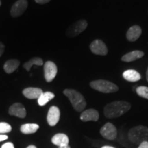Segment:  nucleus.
<instances>
[{
	"label": "nucleus",
	"instance_id": "cd10ccee",
	"mask_svg": "<svg viewBox=\"0 0 148 148\" xmlns=\"http://www.w3.org/2000/svg\"><path fill=\"white\" fill-rule=\"evenodd\" d=\"M8 136L5 134H0V142L8 139Z\"/></svg>",
	"mask_w": 148,
	"mask_h": 148
},
{
	"label": "nucleus",
	"instance_id": "2f4dec72",
	"mask_svg": "<svg viewBox=\"0 0 148 148\" xmlns=\"http://www.w3.org/2000/svg\"><path fill=\"white\" fill-rule=\"evenodd\" d=\"M27 148H36V147L34 145H29Z\"/></svg>",
	"mask_w": 148,
	"mask_h": 148
},
{
	"label": "nucleus",
	"instance_id": "9b49d317",
	"mask_svg": "<svg viewBox=\"0 0 148 148\" xmlns=\"http://www.w3.org/2000/svg\"><path fill=\"white\" fill-rule=\"evenodd\" d=\"M10 115L17 116L19 118H24L26 116V110L23 104L20 103H13L10 107L8 111Z\"/></svg>",
	"mask_w": 148,
	"mask_h": 148
},
{
	"label": "nucleus",
	"instance_id": "b1692460",
	"mask_svg": "<svg viewBox=\"0 0 148 148\" xmlns=\"http://www.w3.org/2000/svg\"><path fill=\"white\" fill-rule=\"evenodd\" d=\"M1 148H14V145L13 143H12L11 142H8V143H5L1 146Z\"/></svg>",
	"mask_w": 148,
	"mask_h": 148
},
{
	"label": "nucleus",
	"instance_id": "412c9836",
	"mask_svg": "<svg viewBox=\"0 0 148 148\" xmlns=\"http://www.w3.org/2000/svg\"><path fill=\"white\" fill-rule=\"evenodd\" d=\"M42 64H43V62H42L41 58H39V57H34V58L30 59L28 62H25L23 64V67L25 68L26 71H29L33 65L42 66Z\"/></svg>",
	"mask_w": 148,
	"mask_h": 148
},
{
	"label": "nucleus",
	"instance_id": "a878e982",
	"mask_svg": "<svg viewBox=\"0 0 148 148\" xmlns=\"http://www.w3.org/2000/svg\"><path fill=\"white\" fill-rule=\"evenodd\" d=\"M35 1L40 4H44V3H47L50 1V0H35Z\"/></svg>",
	"mask_w": 148,
	"mask_h": 148
},
{
	"label": "nucleus",
	"instance_id": "1a4fd4ad",
	"mask_svg": "<svg viewBox=\"0 0 148 148\" xmlns=\"http://www.w3.org/2000/svg\"><path fill=\"white\" fill-rule=\"evenodd\" d=\"M27 7V1L26 0H18L12 6L10 14L12 17H18L25 12Z\"/></svg>",
	"mask_w": 148,
	"mask_h": 148
},
{
	"label": "nucleus",
	"instance_id": "7ed1b4c3",
	"mask_svg": "<svg viewBox=\"0 0 148 148\" xmlns=\"http://www.w3.org/2000/svg\"><path fill=\"white\" fill-rule=\"evenodd\" d=\"M128 138L132 143L138 145L142 142L148 141V127L143 125L132 127L128 132Z\"/></svg>",
	"mask_w": 148,
	"mask_h": 148
},
{
	"label": "nucleus",
	"instance_id": "2eb2a0df",
	"mask_svg": "<svg viewBox=\"0 0 148 148\" xmlns=\"http://www.w3.org/2000/svg\"><path fill=\"white\" fill-rule=\"evenodd\" d=\"M51 142L55 145L58 146V147H62V146L69 145V139L66 134L59 133V134H55L51 138Z\"/></svg>",
	"mask_w": 148,
	"mask_h": 148
},
{
	"label": "nucleus",
	"instance_id": "473e14b6",
	"mask_svg": "<svg viewBox=\"0 0 148 148\" xmlns=\"http://www.w3.org/2000/svg\"><path fill=\"white\" fill-rule=\"evenodd\" d=\"M1 1H0V6H1Z\"/></svg>",
	"mask_w": 148,
	"mask_h": 148
},
{
	"label": "nucleus",
	"instance_id": "9d476101",
	"mask_svg": "<svg viewBox=\"0 0 148 148\" xmlns=\"http://www.w3.org/2000/svg\"><path fill=\"white\" fill-rule=\"evenodd\" d=\"M60 117V112L57 106H51L49 109L47 116L48 124L50 126H54L58 123Z\"/></svg>",
	"mask_w": 148,
	"mask_h": 148
},
{
	"label": "nucleus",
	"instance_id": "4be33fe9",
	"mask_svg": "<svg viewBox=\"0 0 148 148\" xmlns=\"http://www.w3.org/2000/svg\"><path fill=\"white\" fill-rule=\"evenodd\" d=\"M136 92L140 97L148 99V87H147V86H138V87L136 88Z\"/></svg>",
	"mask_w": 148,
	"mask_h": 148
},
{
	"label": "nucleus",
	"instance_id": "7c9ffc66",
	"mask_svg": "<svg viewBox=\"0 0 148 148\" xmlns=\"http://www.w3.org/2000/svg\"><path fill=\"white\" fill-rule=\"evenodd\" d=\"M146 79H147V81L148 82V68L147 69V71H146Z\"/></svg>",
	"mask_w": 148,
	"mask_h": 148
},
{
	"label": "nucleus",
	"instance_id": "f3484780",
	"mask_svg": "<svg viewBox=\"0 0 148 148\" xmlns=\"http://www.w3.org/2000/svg\"><path fill=\"white\" fill-rule=\"evenodd\" d=\"M123 77L125 80L132 82H137L140 79V73L134 69H129L125 71L123 73Z\"/></svg>",
	"mask_w": 148,
	"mask_h": 148
},
{
	"label": "nucleus",
	"instance_id": "39448f33",
	"mask_svg": "<svg viewBox=\"0 0 148 148\" xmlns=\"http://www.w3.org/2000/svg\"><path fill=\"white\" fill-rule=\"evenodd\" d=\"M88 26V23L86 20L81 19L76 22L70 26L66 29V34L69 37L76 36L77 35L82 32Z\"/></svg>",
	"mask_w": 148,
	"mask_h": 148
},
{
	"label": "nucleus",
	"instance_id": "0eeeda50",
	"mask_svg": "<svg viewBox=\"0 0 148 148\" xmlns=\"http://www.w3.org/2000/svg\"><path fill=\"white\" fill-rule=\"evenodd\" d=\"M58 69L54 62L47 61L44 64V75L47 82H50L56 76Z\"/></svg>",
	"mask_w": 148,
	"mask_h": 148
},
{
	"label": "nucleus",
	"instance_id": "393cba45",
	"mask_svg": "<svg viewBox=\"0 0 148 148\" xmlns=\"http://www.w3.org/2000/svg\"><path fill=\"white\" fill-rule=\"evenodd\" d=\"M138 148H148V141L142 142L141 143L139 144Z\"/></svg>",
	"mask_w": 148,
	"mask_h": 148
},
{
	"label": "nucleus",
	"instance_id": "4468645a",
	"mask_svg": "<svg viewBox=\"0 0 148 148\" xmlns=\"http://www.w3.org/2000/svg\"><path fill=\"white\" fill-rule=\"evenodd\" d=\"M42 92V89L39 88L29 87L23 90V95L27 99H38Z\"/></svg>",
	"mask_w": 148,
	"mask_h": 148
},
{
	"label": "nucleus",
	"instance_id": "f03ea898",
	"mask_svg": "<svg viewBox=\"0 0 148 148\" xmlns=\"http://www.w3.org/2000/svg\"><path fill=\"white\" fill-rule=\"evenodd\" d=\"M63 93L68 97L73 108L77 112H82L86 107V100L80 92L74 89H65L63 90Z\"/></svg>",
	"mask_w": 148,
	"mask_h": 148
},
{
	"label": "nucleus",
	"instance_id": "c756f323",
	"mask_svg": "<svg viewBox=\"0 0 148 148\" xmlns=\"http://www.w3.org/2000/svg\"><path fill=\"white\" fill-rule=\"evenodd\" d=\"M58 148H71V147L68 145H66V146H62V147H59Z\"/></svg>",
	"mask_w": 148,
	"mask_h": 148
},
{
	"label": "nucleus",
	"instance_id": "aec40b11",
	"mask_svg": "<svg viewBox=\"0 0 148 148\" xmlns=\"http://www.w3.org/2000/svg\"><path fill=\"white\" fill-rule=\"evenodd\" d=\"M55 97V95L51 92H42L41 95L38 97V105L40 106H45V104H47V102H49V101H51V99H53Z\"/></svg>",
	"mask_w": 148,
	"mask_h": 148
},
{
	"label": "nucleus",
	"instance_id": "6ab92c4d",
	"mask_svg": "<svg viewBox=\"0 0 148 148\" xmlns=\"http://www.w3.org/2000/svg\"><path fill=\"white\" fill-rule=\"evenodd\" d=\"M39 128V125L36 123H25L21 126V132L23 134H29L35 133Z\"/></svg>",
	"mask_w": 148,
	"mask_h": 148
},
{
	"label": "nucleus",
	"instance_id": "f8f14e48",
	"mask_svg": "<svg viewBox=\"0 0 148 148\" xmlns=\"http://www.w3.org/2000/svg\"><path fill=\"white\" fill-rule=\"evenodd\" d=\"M99 112L95 109H88L83 111L80 115V119L82 121L86 122V121H97L99 119Z\"/></svg>",
	"mask_w": 148,
	"mask_h": 148
},
{
	"label": "nucleus",
	"instance_id": "423d86ee",
	"mask_svg": "<svg viewBox=\"0 0 148 148\" xmlns=\"http://www.w3.org/2000/svg\"><path fill=\"white\" fill-rule=\"evenodd\" d=\"M100 134L107 140H114L117 136V130L116 127L111 123H106L100 129Z\"/></svg>",
	"mask_w": 148,
	"mask_h": 148
},
{
	"label": "nucleus",
	"instance_id": "bb28decb",
	"mask_svg": "<svg viewBox=\"0 0 148 148\" xmlns=\"http://www.w3.org/2000/svg\"><path fill=\"white\" fill-rule=\"evenodd\" d=\"M4 49H5V47L4 45H3V44L2 42H0V56L3 54V51H4Z\"/></svg>",
	"mask_w": 148,
	"mask_h": 148
},
{
	"label": "nucleus",
	"instance_id": "f257e3e1",
	"mask_svg": "<svg viewBox=\"0 0 148 148\" xmlns=\"http://www.w3.org/2000/svg\"><path fill=\"white\" fill-rule=\"evenodd\" d=\"M131 108V104L125 101H115L108 103L103 108V114L108 119L119 117Z\"/></svg>",
	"mask_w": 148,
	"mask_h": 148
},
{
	"label": "nucleus",
	"instance_id": "ddd939ff",
	"mask_svg": "<svg viewBox=\"0 0 148 148\" xmlns=\"http://www.w3.org/2000/svg\"><path fill=\"white\" fill-rule=\"evenodd\" d=\"M142 30L140 26L138 25H133L130 27L127 31L126 38L129 41L134 42L138 39L140 34H141Z\"/></svg>",
	"mask_w": 148,
	"mask_h": 148
},
{
	"label": "nucleus",
	"instance_id": "20e7f679",
	"mask_svg": "<svg viewBox=\"0 0 148 148\" xmlns=\"http://www.w3.org/2000/svg\"><path fill=\"white\" fill-rule=\"evenodd\" d=\"M90 86L93 89L104 93L114 92L119 90V87L116 84L105 79H97L92 81L90 83Z\"/></svg>",
	"mask_w": 148,
	"mask_h": 148
},
{
	"label": "nucleus",
	"instance_id": "a211bd4d",
	"mask_svg": "<svg viewBox=\"0 0 148 148\" xmlns=\"http://www.w3.org/2000/svg\"><path fill=\"white\" fill-rule=\"evenodd\" d=\"M20 64V62L16 59H11L5 62L3 69L7 73H12L17 69Z\"/></svg>",
	"mask_w": 148,
	"mask_h": 148
},
{
	"label": "nucleus",
	"instance_id": "6e6552de",
	"mask_svg": "<svg viewBox=\"0 0 148 148\" xmlns=\"http://www.w3.org/2000/svg\"><path fill=\"white\" fill-rule=\"evenodd\" d=\"M90 51L96 55L106 56L108 53V48L102 40L97 39L93 40L90 45Z\"/></svg>",
	"mask_w": 148,
	"mask_h": 148
},
{
	"label": "nucleus",
	"instance_id": "5701e85b",
	"mask_svg": "<svg viewBox=\"0 0 148 148\" xmlns=\"http://www.w3.org/2000/svg\"><path fill=\"white\" fill-rule=\"evenodd\" d=\"M12 127L8 123L0 122V134H5L6 133L11 132Z\"/></svg>",
	"mask_w": 148,
	"mask_h": 148
},
{
	"label": "nucleus",
	"instance_id": "dca6fc26",
	"mask_svg": "<svg viewBox=\"0 0 148 148\" xmlns=\"http://www.w3.org/2000/svg\"><path fill=\"white\" fill-rule=\"evenodd\" d=\"M144 56V52L141 51H132L131 52H129L126 53V54L123 55L121 57V60L123 62H133V61L137 60L142 58Z\"/></svg>",
	"mask_w": 148,
	"mask_h": 148
},
{
	"label": "nucleus",
	"instance_id": "c85d7f7f",
	"mask_svg": "<svg viewBox=\"0 0 148 148\" xmlns=\"http://www.w3.org/2000/svg\"><path fill=\"white\" fill-rule=\"evenodd\" d=\"M101 148H115V147H112V146L105 145V146H103V147H101Z\"/></svg>",
	"mask_w": 148,
	"mask_h": 148
}]
</instances>
